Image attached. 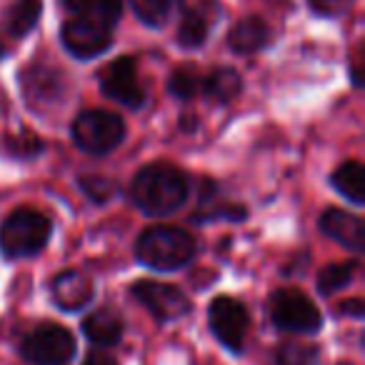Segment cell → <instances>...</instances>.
Returning <instances> with one entry per match:
<instances>
[{"label":"cell","mask_w":365,"mask_h":365,"mask_svg":"<svg viewBox=\"0 0 365 365\" xmlns=\"http://www.w3.org/2000/svg\"><path fill=\"white\" fill-rule=\"evenodd\" d=\"M355 268H358L355 263H335L323 268L318 273V290L323 295H333L338 290H343L355 278Z\"/></svg>","instance_id":"obj_22"},{"label":"cell","mask_w":365,"mask_h":365,"mask_svg":"<svg viewBox=\"0 0 365 365\" xmlns=\"http://www.w3.org/2000/svg\"><path fill=\"white\" fill-rule=\"evenodd\" d=\"M73 138L78 148L93 155H106L115 150L125 138V125L120 115L110 110H86L73 123Z\"/></svg>","instance_id":"obj_4"},{"label":"cell","mask_w":365,"mask_h":365,"mask_svg":"<svg viewBox=\"0 0 365 365\" xmlns=\"http://www.w3.org/2000/svg\"><path fill=\"white\" fill-rule=\"evenodd\" d=\"M208 320L213 335L233 353H240L248 335V310L230 295H218L208 308Z\"/></svg>","instance_id":"obj_7"},{"label":"cell","mask_w":365,"mask_h":365,"mask_svg":"<svg viewBox=\"0 0 365 365\" xmlns=\"http://www.w3.org/2000/svg\"><path fill=\"white\" fill-rule=\"evenodd\" d=\"M51 240V220L31 208H18L0 225V253L11 260L28 258Z\"/></svg>","instance_id":"obj_3"},{"label":"cell","mask_w":365,"mask_h":365,"mask_svg":"<svg viewBox=\"0 0 365 365\" xmlns=\"http://www.w3.org/2000/svg\"><path fill=\"white\" fill-rule=\"evenodd\" d=\"M101 91L106 98L120 103L125 108H138L145 103V91L138 81V68L133 58H118L101 73Z\"/></svg>","instance_id":"obj_8"},{"label":"cell","mask_w":365,"mask_h":365,"mask_svg":"<svg viewBox=\"0 0 365 365\" xmlns=\"http://www.w3.org/2000/svg\"><path fill=\"white\" fill-rule=\"evenodd\" d=\"M23 93L33 106H43V103H53L61 98L63 93V81L56 71L51 68H36L23 78Z\"/></svg>","instance_id":"obj_16"},{"label":"cell","mask_w":365,"mask_h":365,"mask_svg":"<svg viewBox=\"0 0 365 365\" xmlns=\"http://www.w3.org/2000/svg\"><path fill=\"white\" fill-rule=\"evenodd\" d=\"M76 353V338L58 323L38 325L23 338L21 355L33 365H66Z\"/></svg>","instance_id":"obj_5"},{"label":"cell","mask_w":365,"mask_h":365,"mask_svg":"<svg viewBox=\"0 0 365 365\" xmlns=\"http://www.w3.org/2000/svg\"><path fill=\"white\" fill-rule=\"evenodd\" d=\"M320 230H323L328 238H333L335 243L345 245L348 250L360 253L365 245L363 235V220L353 213H345V210L330 208L320 215Z\"/></svg>","instance_id":"obj_13"},{"label":"cell","mask_w":365,"mask_h":365,"mask_svg":"<svg viewBox=\"0 0 365 365\" xmlns=\"http://www.w3.org/2000/svg\"><path fill=\"white\" fill-rule=\"evenodd\" d=\"M343 313L353 315V318H363V300L353 298V300H348V303H343Z\"/></svg>","instance_id":"obj_28"},{"label":"cell","mask_w":365,"mask_h":365,"mask_svg":"<svg viewBox=\"0 0 365 365\" xmlns=\"http://www.w3.org/2000/svg\"><path fill=\"white\" fill-rule=\"evenodd\" d=\"M330 182H333V188L353 205L365 203V173L358 160H348L335 168V173L330 175Z\"/></svg>","instance_id":"obj_17"},{"label":"cell","mask_w":365,"mask_h":365,"mask_svg":"<svg viewBox=\"0 0 365 365\" xmlns=\"http://www.w3.org/2000/svg\"><path fill=\"white\" fill-rule=\"evenodd\" d=\"M200 83L203 81L195 76L193 68H180V71H175L170 78V93L175 98H180V101H190V98L200 91Z\"/></svg>","instance_id":"obj_24"},{"label":"cell","mask_w":365,"mask_h":365,"mask_svg":"<svg viewBox=\"0 0 365 365\" xmlns=\"http://www.w3.org/2000/svg\"><path fill=\"white\" fill-rule=\"evenodd\" d=\"M270 318L280 330L290 333H315L323 323L318 308L298 290L283 288L270 298Z\"/></svg>","instance_id":"obj_6"},{"label":"cell","mask_w":365,"mask_h":365,"mask_svg":"<svg viewBox=\"0 0 365 365\" xmlns=\"http://www.w3.org/2000/svg\"><path fill=\"white\" fill-rule=\"evenodd\" d=\"M81 185L93 200H98V203H103V200H108L113 195V182L106 180V178H83Z\"/></svg>","instance_id":"obj_25"},{"label":"cell","mask_w":365,"mask_h":365,"mask_svg":"<svg viewBox=\"0 0 365 365\" xmlns=\"http://www.w3.org/2000/svg\"><path fill=\"white\" fill-rule=\"evenodd\" d=\"M63 6L78 18L103 23L113 28L123 13V0H63Z\"/></svg>","instance_id":"obj_18"},{"label":"cell","mask_w":365,"mask_h":365,"mask_svg":"<svg viewBox=\"0 0 365 365\" xmlns=\"http://www.w3.org/2000/svg\"><path fill=\"white\" fill-rule=\"evenodd\" d=\"M318 348L305 343H285L275 353V365H318Z\"/></svg>","instance_id":"obj_23"},{"label":"cell","mask_w":365,"mask_h":365,"mask_svg":"<svg viewBox=\"0 0 365 365\" xmlns=\"http://www.w3.org/2000/svg\"><path fill=\"white\" fill-rule=\"evenodd\" d=\"M200 88H203L205 96L213 98L215 103H230L240 93L243 83H240V76L233 68H218V71H213L200 83Z\"/></svg>","instance_id":"obj_21"},{"label":"cell","mask_w":365,"mask_h":365,"mask_svg":"<svg viewBox=\"0 0 365 365\" xmlns=\"http://www.w3.org/2000/svg\"><path fill=\"white\" fill-rule=\"evenodd\" d=\"M83 333L96 345H115L123 338V320L115 310H93L83 320Z\"/></svg>","instance_id":"obj_15"},{"label":"cell","mask_w":365,"mask_h":365,"mask_svg":"<svg viewBox=\"0 0 365 365\" xmlns=\"http://www.w3.org/2000/svg\"><path fill=\"white\" fill-rule=\"evenodd\" d=\"M135 255L153 270H178L195 255V238L175 225H155L138 238Z\"/></svg>","instance_id":"obj_2"},{"label":"cell","mask_w":365,"mask_h":365,"mask_svg":"<svg viewBox=\"0 0 365 365\" xmlns=\"http://www.w3.org/2000/svg\"><path fill=\"white\" fill-rule=\"evenodd\" d=\"M83 365H118V360L113 358L110 353H103V350H93V353L88 355L86 360H83Z\"/></svg>","instance_id":"obj_27"},{"label":"cell","mask_w":365,"mask_h":365,"mask_svg":"<svg viewBox=\"0 0 365 365\" xmlns=\"http://www.w3.org/2000/svg\"><path fill=\"white\" fill-rule=\"evenodd\" d=\"M51 298L61 310H81L93 298V280L81 270H66L53 280Z\"/></svg>","instance_id":"obj_12"},{"label":"cell","mask_w":365,"mask_h":365,"mask_svg":"<svg viewBox=\"0 0 365 365\" xmlns=\"http://www.w3.org/2000/svg\"><path fill=\"white\" fill-rule=\"evenodd\" d=\"M3 53H6V48H3V43H0V58H3Z\"/></svg>","instance_id":"obj_29"},{"label":"cell","mask_w":365,"mask_h":365,"mask_svg":"<svg viewBox=\"0 0 365 365\" xmlns=\"http://www.w3.org/2000/svg\"><path fill=\"white\" fill-rule=\"evenodd\" d=\"M135 300L148 308L158 320H178L188 313V298L180 288L158 280H138L133 285Z\"/></svg>","instance_id":"obj_10"},{"label":"cell","mask_w":365,"mask_h":365,"mask_svg":"<svg viewBox=\"0 0 365 365\" xmlns=\"http://www.w3.org/2000/svg\"><path fill=\"white\" fill-rule=\"evenodd\" d=\"M63 46L78 61H91L110 48V28L103 23L88 21V18H71L61 31Z\"/></svg>","instance_id":"obj_9"},{"label":"cell","mask_w":365,"mask_h":365,"mask_svg":"<svg viewBox=\"0 0 365 365\" xmlns=\"http://www.w3.org/2000/svg\"><path fill=\"white\" fill-rule=\"evenodd\" d=\"M228 43L235 53L250 56V53L263 51L270 43V28L265 26V21H260V18H243V21L233 26V31H230V36H228Z\"/></svg>","instance_id":"obj_14"},{"label":"cell","mask_w":365,"mask_h":365,"mask_svg":"<svg viewBox=\"0 0 365 365\" xmlns=\"http://www.w3.org/2000/svg\"><path fill=\"white\" fill-rule=\"evenodd\" d=\"M188 198V180L175 165L153 163L133 180V200L145 215H170Z\"/></svg>","instance_id":"obj_1"},{"label":"cell","mask_w":365,"mask_h":365,"mask_svg":"<svg viewBox=\"0 0 365 365\" xmlns=\"http://www.w3.org/2000/svg\"><path fill=\"white\" fill-rule=\"evenodd\" d=\"M41 18V0H16L6 13V31L13 38H23L36 28Z\"/></svg>","instance_id":"obj_20"},{"label":"cell","mask_w":365,"mask_h":365,"mask_svg":"<svg viewBox=\"0 0 365 365\" xmlns=\"http://www.w3.org/2000/svg\"><path fill=\"white\" fill-rule=\"evenodd\" d=\"M133 11L145 26L163 28L178 16L182 8V0H130Z\"/></svg>","instance_id":"obj_19"},{"label":"cell","mask_w":365,"mask_h":365,"mask_svg":"<svg viewBox=\"0 0 365 365\" xmlns=\"http://www.w3.org/2000/svg\"><path fill=\"white\" fill-rule=\"evenodd\" d=\"M220 8L215 0H200L182 13L180 28H178V43L182 48H200L218 18Z\"/></svg>","instance_id":"obj_11"},{"label":"cell","mask_w":365,"mask_h":365,"mask_svg":"<svg viewBox=\"0 0 365 365\" xmlns=\"http://www.w3.org/2000/svg\"><path fill=\"white\" fill-rule=\"evenodd\" d=\"M350 3H353V0H310V8H313L315 13H320V16L333 18L348 11Z\"/></svg>","instance_id":"obj_26"}]
</instances>
